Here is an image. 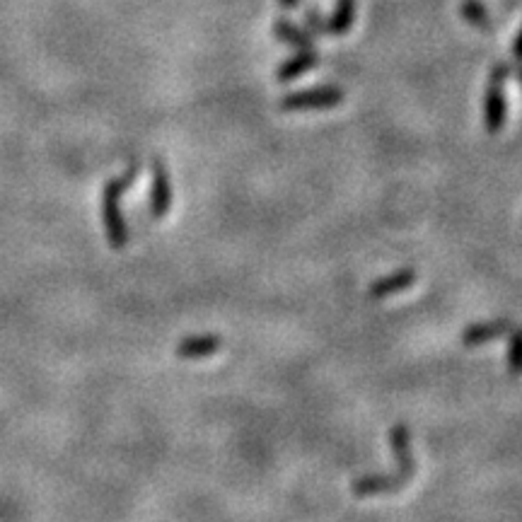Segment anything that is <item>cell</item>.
<instances>
[{"label": "cell", "instance_id": "cell-1", "mask_svg": "<svg viewBox=\"0 0 522 522\" xmlns=\"http://www.w3.org/2000/svg\"><path fill=\"white\" fill-rule=\"evenodd\" d=\"M138 174H141V165H131L124 177L112 179V182L104 187L102 220H104V232H107L109 245L114 249H121L126 245V240H129V228H126L124 213H121V196H124V191L129 189L133 182H136Z\"/></svg>", "mask_w": 522, "mask_h": 522}, {"label": "cell", "instance_id": "cell-2", "mask_svg": "<svg viewBox=\"0 0 522 522\" xmlns=\"http://www.w3.org/2000/svg\"><path fill=\"white\" fill-rule=\"evenodd\" d=\"M513 73V66L508 63H498L493 66L489 87H486L484 97V124L489 133H498L506 126V114H508V102H506V83Z\"/></svg>", "mask_w": 522, "mask_h": 522}, {"label": "cell", "instance_id": "cell-3", "mask_svg": "<svg viewBox=\"0 0 522 522\" xmlns=\"http://www.w3.org/2000/svg\"><path fill=\"white\" fill-rule=\"evenodd\" d=\"M344 102V90L336 85H322V87H312V90H300V92H290V95H283L278 107L283 112H305V109H329L336 107V104Z\"/></svg>", "mask_w": 522, "mask_h": 522}, {"label": "cell", "instance_id": "cell-4", "mask_svg": "<svg viewBox=\"0 0 522 522\" xmlns=\"http://www.w3.org/2000/svg\"><path fill=\"white\" fill-rule=\"evenodd\" d=\"M172 206V184L167 167L160 160H153L150 165V213L153 218H165Z\"/></svg>", "mask_w": 522, "mask_h": 522}, {"label": "cell", "instance_id": "cell-5", "mask_svg": "<svg viewBox=\"0 0 522 522\" xmlns=\"http://www.w3.org/2000/svg\"><path fill=\"white\" fill-rule=\"evenodd\" d=\"M409 477L404 474H368V477H361L353 481V493L356 496H380V493H397L402 491L406 484H409Z\"/></svg>", "mask_w": 522, "mask_h": 522}, {"label": "cell", "instance_id": "cell-6", "mask_svg": "<svg viewBox=\"0 0 522 522\" xmlns=\"http://www.w3.org/2000/svg\"><path fill=\"white\" fill-rule=\"evenodd\" d=\"M513 332V322L508 319H493V322H481V324H472L469 329L462 332V344L464 346H481L486 341L493 339H501Z\"/></svg>", "mask_w": 522, "mask_h": 522}, {"label": "cell", "instance_id": "cell-7", "mask_svg": "<svg viewBox=\"0 0 522 522\" xmlns=\"http://www.w3.org/2000/svg\"><path fill=\"white\" fill-rule=\"evenodd\" d=\"M414 283H416V271L414 269H402V271H397V274L385 276V278H380V281H375L373 286H370L368 295L373 300H385V298H392V295L404 293V290L414 286Z\"/></svg>", "mask_w": 522, "mask_h": 522}, {"label": "cell", "instance_id": "cell-8", "mask_svg": "<svg viewBox=\"0 0 522 522\" xmlns=\"http://www.w3.org/2000/svg\"><path fill=\"white\" fill-rule=\"evenodd\" d=\"M317 63H319V54L315 51V46H312V49H300V54L290 56L288 61H283L281 66H278L276 71L278 83H290V80L300 78L303 73L317 68Z\"/></svg>", "mask_w": 522, "mask_h": 522}, {"label": "cell", "instance_id": "cell-9", "mask_svg": "<svg viewBox=\"0 0 522 522\" xmlns=\"http://www.w3.org/2000/svg\"><path fill=\"white\" fill-rule=\"evenodd\" d=\"M223 341L220 336H189L177 346V356L184 361H194V358H206L220 351Z\"/></svg>", "mask_w": 522, "mask_h": 522}, {"label": "cell", "instance_id": "cell-10", "mask_svg": "<svg viewBox=\"0 0 522 522\" xmlns=\"http://www.w3.org/2000/svg\"><path fill=\"white\" fill-rule=\"evenodd\" d=\"M274 34L278 42L293 46V49H312V44H315V37L305 27L293 25L290 20H276Z\"/></svg>", "mask_w": 522, "mask_h": 522}, {"label": "cell", "instance_id": "cell-11", "mask_svg": "<svg viewBox=\"0 0 522 522\" xmlns=\"http://www.w3.org/2000/svg\"><path fill=\"white\" fill-rule=\"evenodd\" d=\"M353 20H356V0H336L334 13L327 17L329 34L341 37L353 27Z\"/></svg>", "mask_w": 522, "mask_h": 522}, {"label": "cell", "instance_id": "cell-12", "mask_svg": "<svg viewBox=\"0 0 522 522\" xmlns=\"http://www.w3.org/2000/svg\"><path fill=\"white\" fill-rule=\"evenodd\" d=\"M460 13H462L464 20H467L472 27L486 29V32H489V29L493 27L489 10H486V5L481 3V0H462Z\"/></svg>", "mask_w": 522, "mask_h": 522}, {"label": "cell", "instance_id": "cell-13", "mask_svg": "<svg viewBox=\"0 0 522 522\" xmlns=\"http://www.w3.org/2000/svg\"><path fill=\"white\" fill-rule=\"evenodd\" d=\"M508 373L522 375V329L510 332V346H508Z\"/></svg>", "mask_w": 522, "mask_h": 522}, {"label": "cell", "instance_id": "cell-14", "mask_svg": "<svg viewBox=\"0 0 522 522\" xmlns=\"http://www.w3.org/2000/svg\"><path fill=\"white\" fill-rule=\"evenodd\" d=\"M303 25H305V29L307 32L312 34V37H319V34H329V29H327V17H324L322 13H319L317 8H305V13H303Z\"/></svg>", "mask_w": 522, "mask_h": 522}, {"label": "cell", "instance_id": "cell-15", "mask_svg": "<svg viewBox=\"0 0 522 522\" xmlns=\"http://www.w3.org/2000/svg\"><path fill=\"white\" fill-rule=\"evenodd\" d=\"M513 54H515V58H518V61H522V27H520L518 37H515V42H513Z\"/></svg>", "mask_w": 522, "mask_h": 522}, {"label": "cell", "instance_id": "cell-16", "mask_svg": "<svg viewBox=\"0 0 522 522\" xmlns=\"http://www.w3.org/2000/svg\"><path fill=\"white\" fill-rule=\"evenodd\" d=\"M278 3H281L283 8H286V10H295V8H300V0H278Z\"/></svg>", "mask_w": 522, "mask_h": 522}, {"label": "cell", "instance_id": "cell-17", "mask_svg": "<svg viewBox=\"0 0 522 522\" xmlns=\"http://www.w3.org/2000/svg\"><path fill=\"white\" fill-rule=\"evenodd\" d=\"M510 75H513V78L518 80V83L522 85V61H520V66H518V68H513V73H510Z\"/></svg>", "mask_w": 522, "mask_h": 522}]
</instances>
